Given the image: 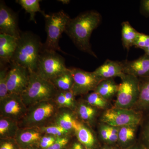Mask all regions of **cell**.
Instances as JSON below:
<instances>
[{
  "instance_id": "obj_1",
  "label": "cell",
  "mask_w": 149,
  "mask_h": 149,
  "mask_svg": "<svg viewBox=\"0 0 149 149\" xmlns=\"http://www.w3.org/2000/svg\"><path fill=\"white\" fill-rule=\"evenodd\" d=\"M101 20V15L97 12H85L70 19L65 32L77 49L97 58L92 50L90 38L92 32L98 27Z\"/></svg>"
},
{
  "instance_id": "obj_2",
  "label": "cell",
  "mask_w": 149,
  "mask_h": 149,
  "mask_svg": "<svg viewBox=\"0 0 149 149\" xmlns=\"http://www.w3.org/2000/svg\"><path fill=\"white\" fill-rule=\"evenodd\" d=\"M43 48V45L37 35L31 32H22L11 63L24 67L30 72H36Z\"/></svg>"
},
{
  "instance_id": "obj_3",
  "label": "cell",
  "mask_w": 149,
  "mask_h": 149,
  "mask_svg": "<svg viewBox=\"0 0 149 149\" xmlns=\"http://www.w3.org/2000/svg\"><path fill=\"white\" fill-rule=\"evenodd\" d=\"M58 91L51 81L30 72L29 83L21 97L27 107L45 101L53 100Z\"/></svg>"
},
{
  "instance_id": "obj_4",
  "label": "cell",
  "mask_w": 149,
  "mask_h": 149,
  "mask_svg": "<svg viewBox=\"0 0 149 149\" xmlns=\"http://www.w3.org/2000/svg\"><path fill=\"white\" fill-rule=\"evenodd\" d=\"M59 110L53 100L37 103L27 107L24 118L19 123V128H40L53 122Z\"/></svg>"
},
{
  "instance_id": "obj_5",
  "label": "cell",
  "mask_w": 149,
  "mask_h": 149,
  "mask_svg": "<svg viewBox=\"0 0 149 149\" xmlns=\"http://www.w3.org/2000/svg\"><path fill=\"white\" fill-rule=\"evenodd\" d=\"M45 18L47 38L45 43L43 45V49L58 51L65 54L59 47V42L62 34L65 32L70 17L64 11L61 10L47 14Z\"/></svg>"
},
{
  "instance_id": "obj_6",
  "label": "cell",
  "mask_w": 149,
  "mask_h": 149,
  "mask_svg": "<svg viewBox=\"0 0 149 149\" xmlns=\"http://www.w3.org/2000/svg\"><path fill=\"white\" fill-rule=\"evenodd\" d=\"M68 69L63 57L56 51L43 49L37 62L36 72L40 77L51 81Z\"/></svg>"
},
{
  "instance_id": "obj_7",
  "label": "cell",
  "mask_w": 149,
  "mask_h": 149,
  "mask_svg": "<svg viewBox=\"0 0 149 149\" xmlns=\"http://www.w3.org/2000/svg\"><path fill=\"white\" fill-rule=\"evenodd\" d=\"M139 95V78L125 74L118 85L116 98L113 107L133 109L138 101Z\"/></svg>"
},
{
  "instance_id": "obj_8",
  "label": "cell",
  "mask_w": 149,
  "mask_h": 149,
  "mask_svg": "<svg viewBox=\"0 0 149 149\" xmlns=\"http://www.w3.org/2000/svg\"><path fill=\"white\" fill-rule=\"evenodd\" d=\"M143 116V113L133 109L112 107L104 112L100 120L111 126L120 127L126 125H139Z\"/></svg>"
},
{
  "instance_id": "obj_9",
  "label": "cell",
  "mask_w": 149,
  "mask_h": 149,
  "mask_svg": "<svg viewBox=\"0 0 149 149\" xmlns=\"http://www.w3.org/2000/svg\"><path fill=\"white\" fill-rule=\"evenodd\" d=\"M70 69L74 79L71 91L75 96H84L91 91L93 92L100 82L104 80L94 72H88L75 68Z\"/></svg>"
},
{
  "instance_id": "obj_10",
  "label": "cell",
  "mask_w": 149,
  "mask_h": 149,
  "mask_svg": "<svg viewBox=\"0 0 149 149\" xmlns=\"http://www.w3.org/2000/svg\"><path fill=\"white\" fill-rule=\"evenodd\" d=\"M30 72L27 68L15 63H11L7 74L9 94L21 95L29 83Z\"/></svg>"
},
{
  "instance_id": "obj_11",
  "label": "cell",
  "mask_w": 149,
  "mask_h": 149,
  "mask_svg": "<svg viewBox=\"0 0 149 149\" xmlns=\"http://www.w3.org/2000/svg\"><path fill=\"white\" fill-rule=\"evenodd\" d=\"M27 107L21 95L9 94L0 101V116L8 118L18 123L26 115Z\"/></svg>"
},
{
  "instance_id": "obj_12",
  "label": "cell",
  "mask_w": 149,
  "mask_h": 149,
  "mask_svg": "<svg viewBox=\"0 0 149 149\" xmlns=\"http://www.w3.org/2000/svg\"><path fill=\"white\" fill-rule=\"evenodd\" d=\"M0 33L17 39L22 33L19 28L17 15L1 1L0 2Z\"/></svg>"
},
{
  "instance_id": "obj_13",
  "label": "cell",
  "mask_w": 149,
  "mask_h": 149,
  "mask_svg": "<svg viewBox=\"0 0 149 149\" xmlns=\"http://www.w3.org/2000/svg\"><path fill=\"white\" fill-rule=\"evenodd\" d=\"M74 135L77 141L86 149H98L100 147L92 127L78 119L74 125Z\"/></svg>"
},
{
  "instance_id": "obj_14",
  "label": "cell",
  "mask_w": 149,
  "mask_h": 149,
  "mask_svg": "<svg viewBox=\"0 0 149 149\" xmlns=\"http://www.w3.org/2000/svg\"><path fill=\"white\" fill-rule=\"evenodd\" d=\"M44 135L39 128H19L15 139L20 149H35Z\"/></svg>"
},
{
  "instance_id": "obj_15",
  "label": "cell",
  "mask_w": 149,
  "mask_h": 149,
  "mask_svg": "<svg viewBox=\"0 0 149 149\" xmlns=\"http://www.w3.org/2000/svg\"><path fill=\"white\" fill-rule=\"evenodd\" d=\"M125 74L138 77L149 76V56L144 54L135 60L122 62Z\"/></svg>"
},
{
  "instance_id": "obj_16",
  "label": "cell",
  "mask_w": 149,
  "mask_h": 149,
  "mask_svg": "<svg viewBox=\"0 0 149 149\" xmlns=\"http://www.w3.org/2000/svg\"><path fill=\"white\" fill-rule=\"evenodd\" d=\"M18 39L0 34V65L10 64L17 46Z\"/></svg>"
},
{
  "instance_id": "obj_17",
  "label": "cell",
  "mask_w": 149,
  "mask_h": 149,
  "mask_svg": "<svg viewBox=\"0 0 149 149\" xmlns=\"http://www.w3.org/2000/svg\"><path fill=\"white\" fill-rule=\"evenodd\" d=\"M98 110L82 99L77 101L74 112L78 120L92 127L96 122Z\"/></svg>"
},
{
  "instance_id": "obj_18",
  "label": "cell",
  "mask_w": 149,
  "mask_h": 149,
  "mask_svg": "<svg viewBox=\"0 0 149 149\" xmlns=\"http://www.w3.org/2000/svg\"><path fill=\"white\" fill-rule=\"evenodd\" d=\"M97 76L102 79H110L116 77L120 79L125 76L122 62L107 59L103 64L93 71Z\"/></svg>"
},
{
  "instance_id": "obj_19",
  "label": "cell",
  "mask_w": 149,
  "mask_h": 149,
  "mask_svg": "<svg viewBox=\"0 0 149 149\" xmlns=\"http://www.w3.org/2000/svg\"><path fill=\"white\" fill-rule=\"evenodd\" d=\"M139 125H129L119 127L117 146L119 149H126L136 143Z\"/></svg>"
},
{
  "instance_id": "obj_20",
  "label": "cell",
  "mask_w": 149,
  "mask_h": 149,
  "mask_svg": "<svg viewBox=\"0 0 149 149\" xmlns=\"http://www.w3.org/2000/svg\"><path fill=\"white\" fill-rule=\"evenodd\" d=\"M77 119L74 112L71 109L61 108L59 109L52 123L59 125L72 135H74V125Z\"/></svg>"
},
{
  "instance_id": "obj_21",
  "label": "cell",
  "mask_w": 149,
  "mask_h": 149,
  "mask_svg": "<svg viewBox=\"0 0 149 149\" xmlns=\"http://www.w3.org/2000/svg\"><path fill=\"white\" fill-rule=\"evenodd\" d=\"M139 78V99L133 109L141 112L144 115L149 113V76Z\"/></svg>"
},
{
  "instance_id": "obj_22",
  "label": "cell",
  "mask_w": 149,
  "mask_h": 149,
  "mask_svg": "<svg viewBox=\"0 0 149 149\" xmlns=\"http://www.w3.org/2000/svg\"><path fill=\"white\" fill-rule=\"evenodd\" d=\"M118 85L113 78L105 79L100 82L93 92H96L110 101L117 95Z\"/></svg>"
},
{
  "instance_id": "obj_23",
  "label": "cell",
  "mask_w": 149,
  "mask_h": 149,
  "mask_svg": "<svg viewBox=\"0 0 149 149\" xmlns=\"http://www.w3.org/2000/svg\"><path fill=\"white\" fill-rule=\"evenodd\" d=\"M19 128L17 121L0 116V139H15Z\"/></svg>"
},
{
  "instance_id": "obj_24",
  "label": "cell",
  "mask_w": 149,
  "mask_h": 149,
  "mask_svg": "<svg viewBox=\"0 0 149 149\" xmlns=\"http://www.w3.org/2000/svg\"><path fill=\"white\" fill-rule=\"evenodd\" d=\"M50 81L60 91H71L74 84V79L70 68Z\"/></svg>"
},
{
  "instance_id": "obj_25",
  "label": "cell",
  "mask_w": 149,
  "mask_h": 149,
  "mask_svg": "<svg viewBox=\"0 0 149 149\" xmlns=\"http://www.w3.org/2000/svg\"><path fill=\"white\" fill-rule=\"evenodd\" d=\"M121 40L123 45L125 49H129L134 45L139 32L134 29L128 21L122 23Z\"/></svg>"
},
{
  "instance_id": "obj_26",
  "label": "cell",
  "mask_w": 149,
  "mask_h": 149,
  "mask_svg": "<svg viewBox=\"0 0 149 149\" xmlns=\"http://www.w3.org/2000/svg\"><path fill=\"white\" fill-rule=\"evenodd\" d=\"M40 0H17V3L20 5L22 8L24 9L27 13L30 14L29 20L37 23L35 18L36 13L40 12L45 17L47 14L43 11L40 8Z\"/></svg>"
},
{
  "instance_id": "obj_27",
  "label": "cell",
  "mask_w": 149,
  "mask_h": 149,
  "mask_svg": "<svg viewBox=\"0 0 149 149\" xmlns=\"http://www.w3.org/2000/svg\"><path fill=\"white\" fill-rule=\"evenodd\" d=\"M83 96V99L88 103L97 109L105 111L112 107L111 106L109 101L96 92L89 93Z\"/></svg>"
},
{
  "instance_id": "obj_28",
  "label": "cell",
  "mask_w": 149,
  "mask_h": 149,
  "mask_svg": "<svg viewBox=\"0 0 149 149\" xmlns=\"http://www.w3.org/2000/svg\"><path fill=\"white\" fill-rule=\"evenodd\" d=\"M44 134L54 136L56 138L63 137H72V135L59 125L51 123L39 128Z\"/></svg>"
},
{
  "instance_id": "obj_29",
  "label": "cell",
  "mask_w": 149,
  "mask_h": 149,
  "mask_svg": "<svg viewBox=\"0 0 149 149\" xmlns=\"http://www.w3.org/2000/svg\"><path fill=\"white\" fill-rule=\"evenodd\" d=\"M0 101L8 95L7 74L9 67L0 65Z\"/></svg>"
},
{
  "instance_id": "obj_30",
  "label": "cell",
  "mask_w": 149,
  "mask_h": 149,
  "mask_svg": "<svg viewBox=\"0 0 149 149\" xmlns=\"http://www.w3.org/2000/svg\"><path fill=\"white\" fill-rule=\"evenodd\" d=\"M141 123L142 128L140 143L147 149H149V113L144 115Z\"/></svg>"
},
{
  "instance_id": "obj_31",
  "label": "cell",
  "mask_w": 149,
  "mask_h": 149,
  "mask_svg": "<svg viewBox=\"0 0 149 149\" xmlns=\"http://www.w3.org/2000/svg\"><path fill=\"white\" fill-rule=\"evenodd\" d=\"M108 128L109 139L107 145L117 146L119 127L111 126L108 125Z\"/></svg>"
},
{
  "instance_id": "obj_32",
  "label": "cell",
  "mask_w": 149,
  "mask_h": 149,
  "mask_svg": "<svg viewBox=\"0 0 149 149\" xmlns=\"http://www.w3.org/2000/svg\"><path fill=\"white\" fill-rule=\"evenodd\" d=\"M134 46L142 49L149 47V35L139 32Z\"/></svg>"
},
{
  "instance_id": "obj_33",
  "label": "cell",
  "mask_w": 149,
  "mask_h": 149,
  "mask_svg": "<svg viewBox=\"0 0 149 149\" xmlns=\"http://www.w3.org/2000/svg\"><path fill=\"white\" fill-rule=\"evenodd\" d=\"M98 135L99 139L103 143L104 145H107L109 139L107 124L101 122L99 123Z\"/></svg>"
},
{
  "instance_id": "obj_34",
  "label": "cell",
  "mask_w": 149,
  "mask_h": 149,
  "mask_svg": "<svg viewBox=\"0 0 149 149\" xmlns=\"http://www.w3.org/2000/svg\"><path fill=\"white\" fill-rule=\"evenodd\" d=\"M57 138L50 135L44 134L38 144L37 148L41 149H46L52 146Z\"/></svg>"
},
{
  "instance_id": "obj_35",
  "label": "cell",
  "mask_w": 149,
  "mask_h": 149,
  "mask_svg": "<svg viewBox=\"0 0 149 149\" xmlns=\"http://www.w3.org/2000/svg\"><path fill=\"white\" fill-rule=\"evenodd\" d=\"M54 100L59 109L68 108L70 109L69 104L63 91H58Z\"/></svg>"
},
{
  "instance_id": "obj_36",
  "label": "cell",
  "mask_w": 149,
  "mask_h": 149,
  "mask_svg": "<svg viewBox=\"0 0 149 149\" xmlns=\"http://www.w3.org/2000/svg\"><path fill=\"white\" fill-rule=\"evenodd\" d=\"M0 149H20L15 139H0Z\"/></svg>"
},
{
  "instance_id": "obj_37",
  "label": "cell",
  "mask_w": 149,
  "mask_h": 149,
  "mask_svg": "<svg viewBox=\"0 0 149 149\" xmlns=\"http://www.w3.org/2000/svg\"><path fill=\"white\" fill-rule=\"evenodd\" d=\"M72 137H63L57 138L52 147L54 149H65Z\"/></svg>"
},
{
  "instance_id": "obj_38",
  "label": "cell",
  "mask_w": 149,
  "mask_h": 149,
  "mask_svg": "<svg viewBox=\"0 0 149 149\" xmlns=\"http://www.w3.org/2000/svg\"><path fill=\"white\" fill-rule=\"evenodd\" d=\"M141 11L145 16L149 17V0L141 1Z\"/></svg>"
},
{
  "instance_id": "obj_39",
  "label": "cell",
  "mask_w": 149,
  "mask_h": 149,
  "mask_svg": "<svg viewBox=\"0 0 149 149\" xmlns=\"http://www.w3.org/2000/svg\"><path fill=\"white\" fill-rule=\"evenodd\" d=\"M71 149H86L83 145H81L78 141L74 142L71 146Z\"/></svg>"
},
{
  "instance_id": "obj_40",
  "label": "cell",
  "mask_w": 149,
  "mask_h": 149,
  "mask_svg": "<svg viewBox=\"0 0 149 149\" xmlns=\"http://www.w3.org/2000/svg\"><path fill=\"white\" fill-rule=\"evenodd\" d=\"M126 149H147L141 143H136V144Z\"/></svg>"
},
{
  "instance_id": "obj_41",
  "label": "cell",
  "mask_w": 149,
  "mask_h": 149,
  "mask_svg": "<svg viewBox=\"0 0 149 149\" xmlns=\"http://www.w3.org/2000/svg\"><path fill=\"white\" fill-rule=\"evenodd\" d=\"M98 149H119L116 146H110L108 145H104Z\"/></svg>"
},
{
  "instance_id": "obj_42",
  "label": "cell",
  "mask_w": 149,
  "mask_h": 149,
  "mask_svg": "<svg viewBox=\"0 0 149 149\" xmlns=\"http://www.w3.org/2000/svg\"><path fill=\"white\" fill-rule=\"evenodd\" d=\"M58 1L62 3L63 4H68L70 2V1L69 0H59Z\"/></svg>"
},
{
  "instance_id": "obj_43",
  "label": "cell",
  "mask_w": 149,
  "mask_h": 149,
  "mask_svg": "<svg viewBox=\"0 0 149 149\" xmlns=\"http://www.w3.org/2000/svg\"><path fill=\"white\" fill-rule=\"evenodd\" d=\"M143 50L145 52V54L149 56V47L146 48V49H144Z\"/></svg>"
},
{
  "instance_id": "obj_44",
  "label": "cell",
  "mask_w": 149,
  "mask_h": 149,
  "mask_svg": "<svg viewBox=\"0 0 149 149\" xmlns=\"http://www.w3.org/2000/svg\"><path fill=\"white\" fill-rule=\"evenodd\" d=\"M65 149H70V148H67V147H66V148H65Z\"/></svg>"
},
{
  "instance_id": "obj_45",
  "label": "cell",
  "mask_w": 149,
  "mask_h": 149,
  "mask_svg": "<svg viewBox=\"0 0 149 149\" xmlns=\"http://www.w3.org/2000/svg\"><path fill=\"white\" fill-rule=\"evenodd\" d=\"M35 149H41L39 148H35Z\"/></svg>"
}]
</instances>
